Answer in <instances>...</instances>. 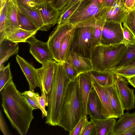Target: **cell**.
Returning <instances> with one entry per match:
<instances>
[{
    "mask_svg": "<svg viewBox=\"0 0 135 135\" xmlns=\"http://www.w3.org/2000/svg\"><path fill=\"white\" fill-rule=\"evenodd\" d=\"M81 0H70L65 6L60 11V15L62 14L77 2Z\"/></svg>",
    "mask_w": 135,
    "mask_h": 135,
    "instance_id": "obj_44",
    "label": "cell"
},
{
    "mask_svg": "<svg viewBox=\"0 0 135 135\" xmlns=\"http://www.w3.org/2000/svg\"><path fill=\"white\" fill-rule=\"evenodd\" d=\"M127 49L126 45L123 42L96 46L90 59L94 69L101 71H114L125 55Z\"/></svg>",
    "mask_w": 135,
    "mask_h": 135,
    "instance_id": "obj_5",
    "label": "cell"
},
{
    "mask_svg": "<svg viewBox=\"0 0 135 135\" xmlns=\"http://www.w3.org/2000/svg\"><path fill=\"white\" fill-rule=\"evenodd\" d=\"M0 129L4 135H10L11 134L8 131L1 110L0 111Z\"/></svg>",
    "mask_w": 135,
    "mask_h": 135,
    "instance_id": "obj_42",
    "label": "cell"
},
{
    "mask_svg": "<svg viewBox=\"0 0 135 135\" xmlns=\"http://www.w3.org/2000/svg\"><path fill=\"white\" fill-rule=\"evenodd\" d=\"M86 73L91 80L103 87L110 86L114 83V73L113 71H101L94 69Z\"/></svg>",
    "mask_w": 135,
    "mask_h": 135,
    "instance_id": "obj_24",
    "label": "cell"
},
{
    "mask_svg": "<svg viewBox=\"0 0 135 135\" xmlns=\"http://www.w3.org/2000/svg\"><path fill=\"white\" fill-rule=\"evenodd\" d=\"M119 118L111 135H120L135 126V112L129 113L127 112L124 113Z\"/></svg>",
    "mask_w": 135,
    "mask_h": 135,
    "instance_id": "obj_21",
    "label": "cell"
},
{
    "mask_svg": "<svg viewBox=\"0 0 135 135\" xmlns=\"http://www.w3.org/2000/svg\"><path fill=\"white\" fill-rule=\"evenodd\" d=\"M120 135H135V126L126 131Z\"/></svg>",
    "mask_w": 135,
    "mask_h": 135,
    "instance_id": "obj_47",
    "label": "cell"
},
{
    "mask_svg": "<svg viewBox=\"0 0 135 135\" xmlns=\"http://www.w3.org/2000/svg\"><path fill=\"white\" fill-rule=\"evenodd\" d=\"M122 1H123L124 2V3H125V2H126V0H122Z\"/></svg>",
    "mask_w": 135,
    "mask_h": 135,
    "instance_id": "obj_52",
    "label": "cell"
},
{
    "mask_svg": "<svg viewBox=\"0 0 135 135\" xmlns=\"http://www.w3.org/2000/svg\"><path fill=\"white\" fill-rule=\"evenodd\" d=\"M7 2L3 7L0 8V37L3 34L5 22L7 18Z\"/></svg>",
    "mask_w": 135,
    "mask_h": 135,
    "instance_id": "obj_40",
    "label": "cell"
},
{
    "mask_svg": "<svg viewBox=\"0 0 135 135\" xmlns=\"http://www.w3.org/2000/svg\"><path fill=\"white\" fill-rule=\"evenodd\" d=\"M91 80L93 88L97 92L101 102L102 115L105 118H117L113 109L106 88L101 86L94 80Z\"/></svg>",
    "mask_w": 135,
    "mask_h": 135,
    "instance_id": "obj_15",
    "label": "cell"
},
{
    "mask_svg": "<svg viewBox=\"0 0 135 135\" xmlns=\"http://www.w3.org/2000/svg\"><path fill=\"white\" fill-rule=\"evenodd\" d=\"M79 90L82 106V117L87 115V105L88 98L93 88L90 77L86 73L78 76Z\"/></svg>",
    "mask_w": 135,
    "mask_h": 135,
    "instance_id": "obj_13",
    "label": "cell"
},
{
    "mask_svg": "<svg viewBox=\"0 0 135 135\" xmlns=\"http://www.w3.org/2000/svg\"><path fill=\"white\" fill-rule=\"evenodd\" d=\"M37 30L27 31L20 28L12 29L4 33L0 41L7 40L14 43L27 42L30 45L36 40Z\"/></svg>",
    "mask_w": 135,
    "mask_h": 135,
    "instance_id": "obj_11",
    "label": "cell"
},
{
    "mask_svg": "<svg viewBox=\"0 0 135 135\" xmlns=\"http://www.w3.org/2000/svg\"><path fill=\"white\" fill-rule=\"evenodd\" d=\"M114 73L127 79L135 76V66L121 68L113 71Z\"/></svg>",
    "mask_w": 135,
    "mask_h": 135,
    "instance_id": "obj_34",
    "label": "cell"
},
{
    "mask_svg": "<svg viewBox=\"0 0 135 135\" xmlns=\"http://www.w3.org/2000/svg\"><path fill=\"white\" fill-rule=\"evenodd\" d=\"M117 0H103V3L106 8L112 7Z\"/></svg>",
    "mask_w": 135,
    "mask_h": 135,
    "instance_id": "obj_45",
    "label": "cell"
},
{
    "mask_svg": "<svg viewBox=\"0 0 135 135\" xmlns=\"http://www.w3.org/2000/svg\"><path fill=\"white\" fill-rule=\"evenodd\" d=\"M94 125L95 135H111L116 122V118H91Z\"/></svg>",
    "mask_w": 135,
    "mask_h": 135,
    "instance_id": "obj_22",
    "label": "cell"
},
{
    "mask_svg": "<svg viewBox=\"0 0 135 135\" xmlns=\"http://www.w3.org/2000/svg\"><path fill=\"white\" fill-rule=\"evenodd\" d=\"M0 92L2 106L12 126L19 134H26L34 118L31 107L17 89L12 79Z\"/></svg>",
    "mask_w": 135,
    "mask_h": 135,
    "instance_id": "obj_1",
    "label": "cell"
},
{
    "mask_svg": "<svg viewBox=\"0 0 135 135\" xmlns=\"http://www.w3.org/2000/svg\"><path fill=\"white\" fill-rule=\"evenodd\" d=\"M74 28L66 35L61 43L60 48V57L61 62L65 61L69 55Z\"/></svg>",
    "mask_w": 135,
    "mask_h": 135,
    "instance_id": "obj_26",
    "label": "cell"
},
{
    "mask_svg": "<svg viewBox=\"0 0 135 135\" xmlns=\"http://www.w3.org/2000/svg\"><path fill=\"white\" fill-rule=\"evenodd\" d=\"M126 46L127 51L116 69L122 67L135 59V45H128Z\"/></svg>",
    "mask_w": 135,
    "mask_h": 135,
    "instance_id": "obj_31",
    "label": "cell"
},
{
    "mask_svg": "<svg viewBox=\"0 0 135 135\" xmlns=\"http://www.w3.org/2000/svg\"><path fill=\"white\" fill-rule=\"evenodd\" d=\"M80 135H95V128L91 122L88 120L86 122Z\"/></svg>",
    "mask_w": 135,
    "mask_h": 135,
    "instance_id": "obj_39",
    "label": "cell"
},
{
    "mask_svg": "<svg viewBox=\"0 0 135 135\" xmlns=\"http://www.w3.org/2000/svg\"><path fill=\"white\" fill-rule=\"evenodd\" d=\"M18 4L28 9L37 8V4L35 0H17Z\"/></svg>",
    "mask_w": 135,
    "mask_h": 135,
    "instance_id": "obj_41",
    "label": "cell"
},
{
    "mask_svg": "<svg viewBox=\"0 0 135 135\" xmlns=\"http://www.w3.org/2000/svg\"><path fill=\"white\" fill-rule=\"evenodd\" d=\"M9 0H0V4L5 3L7 2Z\"/></svg>",
    "mask_w": 135,
    "mask_h": 135,
    "instance_id": "obj_51",
    "label": "cell"
},
{
    "mask_svg": "<svg viewBox=\"0 0 135 135\" xmlns=\"http://www.w3.org/2000/svg\"><path fill=\"white\" fill-rule=\"evenodd\" d=\"M123 40L121 24L106 21L102 27L101 44L109 45L119 43Z\"/></svg>",
    "mask_w": 135,
    "mask_h": 135,
    "instance_id": "obj_9",
    "label": "cell"
},
{
    "mask_svg": "<svg viewBox=\"0 0 135 135\" xmlns=\"http://www.w3.org/2000/svg\"><path fill=\"white\" fill-rule=\"evenodd\" d=\"M37 9L40 12L44 24L48 30L58 23L61 12L54 6L51 2L37 4Z\"/></svg>",
    "mask_w": 135,
    "mask_h": 135,
    "instance_id": "obj_12",
    "label": "cell"
},
{
    "mask_svg": "<svg viewBox=\"0 0 135 135\" xmlns=\"http://www.w3.org/2000/svg\"><path fill=\"white\" fill-rule=\"evenodd\" d=\"M134 66H135V59L130 62L124 65L121 68L129 67Z\"/></svg>",
    "mask_w": 135,
    "mask_h": 135,
    "instance_id": "obj_49",
    "label": "cell"
},
{
    "mask_svg": "<svg viewBox=\"0 0 135 135\" xmlns=\"http://www.w3.org/2000/svg\"><path fill=\"white\" fill-rule=\"evenodd\" d=\"M74 28L69 22L62 25L57 24L49 37L47 42L53 55L54 60L57 62H61L60 57L61 43L66 35Z\"/></svg>",
    "mask_w": 135,
    "mask_h": 135,
    "instance_id": "obj_8",
    "label": "cell"
},
{
    "mask_svg": "<svg viewBox=\"0 0 135 135\" xmlns=\"http://www.w3.org/2000/svg\"><path fill=\"white\" fill-rule=\"evenodd\" d=\"M135 0H126L125 6L130 9L135 6Z\"/></svg>",
    "mask_w": 135,
    "mask_h": 135,
    "instance_id": "obj_46",
    "label": "cell"
},
{
    "mask_svg": "<svg viewBox=\"0 0 135 135\" xmlns=\"http://www.w3.org/2000/svg\"><path fill=\"white\" fill-rule=\"evenodd\" d=\"M88 120L87 115H85L81 117L74 128L69 132V134L80 135L84 125Z\"/></svg>",
    "mask_w": 135,
    "mask_h": 135,
    "instance_id": "obj_37",
    "label": "cell"
},
{
    "mask_svg": "<svg viewBox=\"0 0 135 135\" xmlns=\"http://www.w3.org/2000/svg\"><path fill=\"white\" fill-rule=\"evenodd\" d=\"M30 52L36 60L41 64L54 60L47 42H43L37 39L30 45Z\"/></svg>",
    "mask_w": 135,
    "mask_h": 135,
    "instance_id": "obj_14",
    "label": "cell"
},
{
    "mask_svg": "<svg viewBox=\"0 0 135 135\" xmlns=\"http://www.w3.org/2000/svg\"><path fill=\"white\" fill-rule=\"evenodd\" d=\"M87 115L90 118H105L102 114V106L99 97L95 90L93 88L88 98L87 105Z\"/></svg>",
    "mask_w": 135,
    "mask_h": 135,
    "instance_id": "obj_20",
    "label": "cell"
},
{
    "mask_svg": "<svg viewBox=\"0 0 135 135\" xmlns=\"http://www.w3.org/2000/svg\"><path fill=\"white\" fill-rule=\"evenodd\" d=\"M130 84L135 88V76L127 78Z\"/></svg>",
    "mask_w": 135,
    "mask_h": 135,
    "instance_id": "obj_48",
    "label": "cell"
},
{
    "mask_svg": "<svg viewBox=\"0 0 135 135\" xmlns=\"http://www.w3.org/2000/svg\"><path fill=\"white\" fill-rule=\"evenodd\" d=\"M106 21L121 24L129 10L122 0H117L111 7L106 8Z\"/></svg>",
    "mask_w": 135,
    "mask_h": 135,
    "instance_id": "obj_17",
    "label": "cell"
},
{
    "mask_svg": "<svg viewBox=\"0 0 135 135\" xmlns=\"http://www.w3.org/2000/svg\"><path fill=\"white\" fill-rule=\"evenodd\" d=\"M17 16L18 23L20 28L27 31H38L34 24L23 14L19 7L17 10Z\"/></svg>",
    "mask_w": 135,
    "mask_h": 135,
    "instance_id": "obj_29",
    "label": "cell"
},
{
    "mask_svg": "<svg viewBox=\"0 0 135 135\" xmlns=\"http://www.w3.org/2000/svg\"><path fill=\"white\" fill-rule=\"evenodd\" d=\"M0 66L7 61L11 56L17 54L19 50L17 43L10 44L6 47L0 42Z\"/></svg>",
    "mask_w": 135,
    "mask_h": 135,
    "instance_id": "obj_27",
    "label": "cell"
},
{
    "mask_svg": "<svg viewBox=\"0 0 135 135\" xmlns=\"http://www.w3.org/2000/svg\"><path fill=\"white\" fill-rule=\"evenodd\" d=\"M82 1H80L71 7L62 14L60 15L57 24L62 25L68 22L70 17L78 9L81 5Z\"/></svg>",
    "mask_w": 135,
    "mask_h": 135,
    "instance_id": "obj_32",
    "label": "cell"
},
{
    "mask_svg": "<svg viewBox=\"0 0 135 135\" xmlns=\"http://www.w3.org/2000/svg\"><path fill=\"white\" fill-rule=\"evenodd\" d=\"M82 117V106L79 90L78 76L67 88L57 126L69 132Z\"/></svg>",
    "mask_w": 135,
    "mask_h": 135,
    "instance_id": "obj_3",
    "label": "cell"
},
{
    "mask_svg": "<svg viewBox=\"0 0 135 135\" xmlns=\"http://www.w3.org/2000/svg\"><path fill=\"white\" fill-rule=\"evenodd\" d=\"M123 26V42L126 45H135V35L127 27L125 26Z\"/></svg>",
    "mask_w": 135,
    "mask_h": 135,
    "instance_id": "obj_35",
    "label": "cell"
},
{
    "mask_svg": "<svg viewBox=\"0 0 135 135\" xmlns=\"http://www.w3.org/2000/svg\"><path fill=\"white\" fill-rule=\"evenodd\" d=\"M19 5L17 0H9L7 2V18L4 28V33L12 29L20 28L17 19Z\"/></svg>",
    "mask_w": 135,
    "mask_h": 135,
    "instance_id": "obj_19",
    "label": "cell"
},
{
    "mask_svg": "<svg viewBox=\"0 0 135 135\" xmlns=\"http://www.w3.org/2000/svg\"><path fill=\"white\" fill-rule=\"evenodd\" d=\"M114 83L123 101L125 110H129L135 108L134 90L128 86L125 78L114 73Z\"/></svg>",
    "mask_w": 135,
    "mask_h": 135,
    "instance_id": "obj_10",
    "label": "cell"
},
{
    "mask_svg": "<svg viewBox=\"0 0 135 135\" xmlns=\"http://www.w3.org/2000/svg\"><path fill=\"white\" fill-rule=\"evenodd\" d=\"M70 0H52V3L58 10L61 11L65 6Z\"/></svg>",
    "mask_w": 135,
    "mask_h": 135,
    "instance_id": "obj_43",
    "label": "cell"
},
{
    "mask_svg": "<svg viewBox=\"0 0 135 135\" xmlns=\"http://www.w3.org/2000/svg\"><path fill=\"white\" fill-rule=\"evenodd\" d=\"M96 46L92 27L74 28L71 51L73 50L78 54L90 59L91 52Z\"/></svg>",
    "mask_w": 135,
    "mask_h": 135,
    "instance_id": "obj_6",
    "label": "cell"
},
{
    "mask_svg": "<svg viewBox=\"0 0 135 135\" xmlns=\"http://www.w3.org/2000/svg\"><path fill=\"white\" fill-rule=\"evenodd\" d=\"M92 33L96 46L101 44L102 27L99 26L92 27Z\"/></svg>",
    "mask_w": 135,
    "mask_h": 135,
    "instance_id": "obj_38",
    "label": "cell"
},
{
    "mask_svg": "<svg viewBox=\"0 0 135 135\" xmlns=\"http://www.w3.org/2000/svg\"><path fill=\"white\" fill-rule=\"evenodd\" d=\"M65 61L72 66L78 75L94 69L89 59L78 54L73 50L71 51L69 56Z\"/></svg>",
    "mask_w": 135,
    "mask_h": 135,
    "instance_id": "obj_16",
    "label": "cell"
},
{
    "mask_svg": "<svg viewBox=\"0 0 135 135\" xmlns=\"http://www.w3.org/2000/svg\"><path fill=\"white\" fill-rule=\"evenodd\" d=\"M57 62L55 60L47 61L42 64L40 68L36 69L38 87L41 95L45 98L47 106L49 94L56 68Z\"/></svg>",
    "mask_w": 135,
    "mask_h": 135,
    "instance_id": "obj_7",
    "label": "cell"
},
{
    "mask_svg": "<svg viewBox=\"0 0 135 135\" xmlns=\"http://www.w3.org/2000/svg\"><path fill=\"white\" fill-rule=\"evenodd\" d=\"M37 4L47 2H51L52 0H35Z\"/></svg>",
    "mask_w": 135,
    "mask_h": 135,
    "instance_id": "obj_50",
    "label": "cell"
},
{
    "mask_svg": "<svg viewBox=\"0 0 135 135\" xmlns=\"http://www.w3.org/2000/svg\"><path fill=\"white\" fill-rule=\"evenodd\" d=\"M12 77L10 69L9 63L5 67L4 65L0 66V91L2 90L6 84L11 79Z\"/></svg>",
    "mask_w": 135,
    "mask_h": 135,
    "instance_id": "obj_30",
    "label": "cell"
},
{
    "mask_svg": "<svg viewBox=\"0 0 135 135\" xmlns=\"http://www.w3.org/2000/svg\"><path fill=\"white\" fill-rule=\"evenodd\" d=\"M123 22L135 35V6L130 9Z\"/></svg>",
    "mask_w": 135,
    "mask_h": 135,
    "instance_id": "obj_33",
    "label": "cell"
},
{
    "mask_svg": "<svg viewBox=\"0 0 135 135\" xmlns=\"http://www.w3.org/2000/svg\"><path fill=\"white\" fill-rule=\"evenodd\" d=\"M108 93L113 111L117 117L123 115L125 110L124 104L115 83L105 88Z\"/></svg>",
    "mask_w": 135,
    "mask_h": 135,
    "instance_id": "obj_23",
    "label": "cell"
},
{
    "mask_svg": "<svg viewBox=\"0 0 135 135\" xmlns=\"http://www.w3.org/2000/svg\"><path fill=\"white\" fill-rule=\"evenodd\" d=\"M22 94L33 110L39 109L40 110V99L41 96L38 93H35L30 90L25 91L21 93Z\"/></svg>",
    "mask_w": 135,
    "mask_h": 135,
    "instance_id": "obj_28",
    "label": "cell"
},
{
    "mask_svg": "<svg viewBox=\"0 0 135 135\" xmlns=\"http://www.w3.org/2000/svg\"><path fill=\"white\" fill-rule=\"evenodd\" d=\"M16 59L28 81L30 90L34 91L35 88L38 87L36 68L32 65L18 54Z\"/></svg>",
    "mask_w": 135,
    "mask_h": 135,
    "instance_id": "obj_18",
    "label": "cell"
},
{
    "mask_svg": "<svg viewBox=\"0 0 135 135\" xmlns=\"http://www.w3.org/2000/svg\"><path fill=\"white\" fill-rule=\"evenodd\" d=\"M19 7L23 14L34 24L38 30H48L44 24L40 12L37 8L28 9L19 5Z\"/></svg>",
    "mask_w": 135,
    "mask_h": 135,
    "instance_id": "obj_25",
    "label": "cell"
},
{
    "mask_svg": "<svg viewBox=\"0 0 135 135\" xmlns=\"http://www.w3.org/2000/svg\"><path fill=\"white\" fill-rule=\"evenodd\" d=\"M70 81L66 74L62 63L57 62L48 95L46 124L57 126L66 90Z\"/></svg>",
    "mask_w": 135,
    "mask_h": 135,
    "instance_id": "obj_2",
    "label": "cell"
},
{
    "mask_svg": "<svg viewBox=\"0 0 135 135\" xmlns=\"http://www.w3.org/2000/svg\"><path fill=\"white\" fill-rule=\"evenodd\" d=\"M62 63L66 76L71 81H74L78 76L76 71L66 61Z\"/></svg>",
    "mask_w": 135,
    "mask_h": 135,
    "instance_id": "obj_36",
    "label": "cell"
},
{
    "mask_svg": "<svg viewBox=\"0 0 135 135\" xmlns=\"http://www.w3.org/2000/svg\"><path fill=\"white\" fill-rule=\"evenodd\" d=\"M106 21L105 7L103 0H83L68 22L74 28H77L102 27Z\"/></svg>",
    "mask_w": 135,
    "mask_h": 135,
    "instance_id": "obj_4",
    "label": "cell"
}]
</instances>
